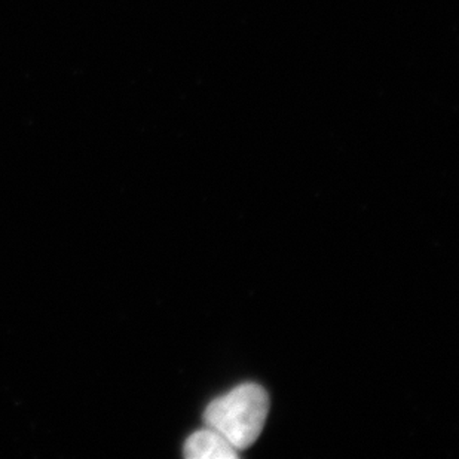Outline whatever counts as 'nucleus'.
Returning <instances> with one entry per match:
<instances>
[{"label":"nucleus","mask_w":459,"mask_h":459,"mask_svg":"<svg viewBox=\"0 0 459 459\" xmlns=\"http://www.w3.org/2000/svg\"><path fill=\"white\" fill-rule=\"evenodd\" d=\"M183 454L187 459H237L239 458V451H237L221 433L216 429H198L189 436Z\"/></svg>","instance_id":"f03ea898"},{"label":"nucleus","mask_w":459,"mask_h":459,"mask_svg":"<svg viewBox=\"0 0 459 459\" xmlns=\"http://www.w3.org/2000/svg\"><path fill=\"white\" fill-rule=\"evenodd\" d=\"M268 411L266 391L257 384L247 382L212 400L205 409L204 422L241 452L259 438Z\"/></svg>","instance_id":"f257e3e1"}]
</instances>
